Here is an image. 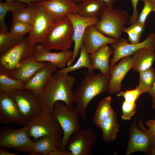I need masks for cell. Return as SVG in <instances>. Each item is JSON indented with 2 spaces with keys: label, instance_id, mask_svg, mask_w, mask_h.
I'll return each mask as SVG.
<instances>
[{
  "label": "cell",
  "instance_id": "6da1fadb",
  "mask_svg": "<svg viewBox=\"0 0 155 155\" xmlns=\"http://www.w3.org/2000/svg\"><path fill=\"white\" fill-rule=\"evenodd\" d=\"M76 78L70 75L56 71L51 76L42 91L37 95L42 111L52 113L54 104L58 101L73 106V89Z\"/></svg>",
  "mask_w": 155,
  "mask_h": 155
},
{
  "label": "cell",
  "instance_id": "7a4b0ae2",
  "mask_svg": "<svg viewBox=\"0 0 155 155\" xmlns=\"http://www.w3.org/2000/svg\"><path fill=\"white\" fill-rule=\"evenodd\" d=\"M84 78L73 91L74 103L84 122L86 120V110L88 104L95 97L108 91L110 75L100 73L96 74L94 70H84Z\"/></svg>",
  "mask_w": 155,
  "mask_h": 155
},
{
  "label": "cell",
  "instance_id": "3957f363",
  "mask_svg": "<svg viewBox=\"0 0 155 155\" xmlns=\"http://www.w3.org/2000/svg\"><path fill=\"white\" fill-rule=\"evenodd\" d=\"M99 16L98 20L94 25L98 31L110 38L118 40L121 37L129 18L126 11L104 5Z\"/></svg>",
  "mask_w": 155,
  "mask_h": 155
},
{
  "label": "cell",
  "instance_id": "277c9868",
  "mask_svg": "<svg viewBox=\"0 0 155 155\" xmlns=\"http://www.w3.org/2000/svg\"><path fill=\"white\" fill-rule=\"evenodd\" d=\"M52 113L57 118L63 131L58 149L66 151L70 136L80 129V115L76 108L62 101L57 102L54 104Z\"/></svg>",
  "mask_w": 155,
  "mask_h": 155
},
{
  "label": "cell",
  "instance_id": "5b68a950",
  "mask_svg": "<svg viewBox=\"0 0 155 155\" xmlns=\"http://www.w3.org/2000/svg\"><path fill=\"white\" fill-rule=\"evenodd\" d=\"M73 28L67 16L55 21L48 34L40 44L46 50H69L72 42Z\"/></svg>",
  "mask_w": 155,
  "mask_h": 155
},
{
  "label": "cell",
  "instance_id": "8992f818",
  "mask_svg": "<svg viewBox=\"0 0 155 155\" xmlns=\"http://www.w3.org/2000/svg\"><path fill=\"white\" fill-rule=\"evenodd\" d=\"M28 127L16 129L5 126L0 129V147L6 149L12 148L22 152H32L34 141L32 140L28 132Z\"/></svg>",
  "mask_w": 155,
  "mask_h": 155
},
{
  "label": "cell",
  "instance_id": "52a82bcc",
  "mask_svg": "<svg viewBox=\"0 0 155 155\" xmlns=\"http://www.w3.org/2000/svg\"><path fill=\"white\" fill-rule=\"evenodd\" d=\"M36 46L29 44L28 36L20 43L0 54V71L7 74L22 61L33 57Z\"/></svg>",
  "mask_w": 155,
  "mask_h": 155
},
{
  "label": "cell",
  "instance_id": "ba28073f",
  "mask_svg": "<svg viewBox=\"0 0 155 155\" xmlns=\"http://www.w3.org/2000/svg\"><path fill=\"white\" fill-rule=\"evenodd\" d=\"M30 137L34 141L50 135L63 134V130L55 117L52 113L42 111L26 124Z\"/></svg>",
  "mask_w": 155,
  "mask_h": 155
},
{
  "label": "cell",
  "instance_id": "9c48e42d",
  "mask_svg": "<svg viewBox=\"0 0 155 155\" xmlns=\"http://www.w3.org/2000/svg\"><path fill=\"white\" fill-rule=\"evenodd\" d=\"M7 94L14 100L26 124L42 111L37 96L32 91L24 88Z\"/></svg>",
  "mask_w": 155,
  "mask_h": 155
},
{
  "label": "cell",
  "instance_id": "30bf717a",
  "mask_svg": "<svg viewBox=\"0 0 155 155\" xmlns=\"http://www.w3.org/2000/svg\"><path fill=\"white\" fill-rule=\"evenodd\" d=\"M110 45L113 50V53L109 62L110 67L119 60L132 55L141 49L148 48L155 51V33L151 32L145 40L137 43H129L125 38L121 37Z\"/></svg>",
  "mask_w": 155,
  "mask_h": 155
},
{
  "label": "cell",
  "instance_id": "8fae6325",
  "mask_svg": "<svg viewBox=\"0 0 155 155\" xmlns=\"http://www.w3.org/2000/svg\"><path fill=\"white\" fill-rule=\"evenodd\" d=\"M96 136L90 128L80 129L70 136L67 150L71 155H91L96 141Z\"/></svg>",
  "mask_w": 155,
  "mask_h": 155
},
{
  "label": "cell",
  "instance_id": "7c38bea8",
  "mask_svg": "<svg viewBox=\"0 0 155 155\" xmlns=\"http://www.w3.org/2000/svg\"><path fill=\"white\" fill-rule=\"evenodd\" d=\"M139 125L140 129L137 126L136 119L135 118L129 129V136L125 153L126 155L137 152L150 154L152 149L150 136L146 132V128L140 120H139Z\"/></svg>",
  "mask_w": 155,
  "mask_h": 155
},
{
  "label": "cell",
  "instance_id": "4fadbf2b",
  "mask_svg": "<svg viewBox=\"0 0 155 155\" xmlns=\"http://www.w3.org/2000/svg\"><path fill=\"white\" fill-rule=\"evenodd\" d=\"M67 17L71 22L73 28L72 40L74 42L73 56L68 63L67 66L73 64L78 56L82 45V38L86 28L91 25H94L97 22L98 17L86 18L80 15L77 13H70Z\"/></svg>",
  "mask_w": 155,
  "mask_h": 155
},
{
  "label": "cell",
  "instance_id": "5bb4252c",
  "mask_svg": "<svg viewBox=\"0 0 155 155\" xmlns=\"http://www.w3.org/2000/svg\"><path fill=\"white\" fill-rule=\"evenodd\" d=\"M36 7L35 16L28 36V42L31 44L36 45L38 43L40 44L45 38L55 22L49 13Z\"/></svg>",
  "mask_w": 155,
  "mask_h": 155
},
{
  "label": "cell",
  "instance_id": "9a60e30c",
  "mask_svg": "<svg viewBox=\"0 0 155 155\" xmlns=\"http://www.w3.org/2000/svg\"><path fill=\"white\" fill-rule=\"evenodd\" d=\"M0 123L19 126L26 125L14 100L2 92H0Z\"/></svg>",
  "mask_w": 155,
  "mask_h": 155
},
{
  "label": "cell",
  "instance_id": "2e32d148",
  "mask_svg": "<svg viewBox=\"0 0 155 155\" xmlns=\"http://www.w3.org/2000/svg\"><path fill=\"white\" fill-rule=\"evenodd\" d=\"M32 3L49 13L55 21L78 11L76 4L73 0H50Z\"/></svg>",
  "mask_w": 155,
  "mask_h": 155
},
{
  "label": "cell",
  "instance_id": "e0dca14e",
  "mask_svg": "<svg viewBox=\"0 0 155 155\" xmlns=\"http://www.w3.org/2000/svg\"><path fill=\"white\" fill-rule=\"evenodd\" d=\"M73 55V51L69 49L58 52H51L40 44L36 46L33 57L36 61L50 63L57 68L61 69L67 65Z\"/></svg>",
  "mask_w": 155,
  "mask_h": 155
},
{
  "label": "cell",
  "instance_id": "ac0fdd59",
  "mask_svg": "<svg viewBox=\"0 0 155 155\" xmlns=\"http://www.w3.org/2000/svg\"><path fill=\"white\" fill-rule=\"evenodd\" d=\"M132 57L128 56L121 59L117 64L110 67L109 93L115 94L121 91L122 82L125 76L132 68Z\"/></svg>",
  "mask_w": 155,
  "mask_h": 155
},
{
  "label": "cell",
  "instance_id": "d6986e66",
  "mask_svg": "<svg viewBox=\"0 0 155 155\" xmlns=\"http://www.w3.org/2000/svg\"><path fill=\"white\" fill-rule=\"evenodd\" d=\"M48 63L36 61L33 57H31L22 61L16 68L7 74L10 77L17 79L25 84Z\"/></svg>",
  "mask_w": 155,
  "mask_h": 155
},
{
  "label": "cell",
  "instance_id": "ffe728a7",
  "mask_svg": "<svg viewBox=\"0 0 155 155\" xmlns=\"http://www.w3.org/2000/svg\"><path fill=\"white\" fill-rule=\"evenodd\" d=\"M117 40L104 36L98 31L93 25L86 28L82 40L83 44L90 54L95 52L103 46L111 44Z\"/></svg>",
  "mask_w": 155,
  "mask_h": 155
},
{
  "label": "cell",
  "instance_id": "44dd1931",
  "mask_svg": "<svg viewBox=\"0 0 155 155\" xmlns=\"http://www.w3.org/2000/svg\"><path fill=\"white\" fill-rule=\"evenodd\" d=\"M57 71V68L54 65L48 63L24 84V88L32 91L37 96L44 88L52 75Z\"/></svg>",
  "mask_w": 155,
  "mask_h": 155
},
{
  "label": "cell",
  "instance_id": "7402d4cb",
  "mask_svg": "<svg viewBox=\"0 0 155 155\" xmlns=\"http://www.w3.org/2000/svg\"><path fill=\"white\" fill-rule=\"evenodd\" d=\"M113 53L112 47L106 44L95 52L89 54L92 70L98 69L101 73L109 74V58Z\"/></svg>",
  "mask_w": 155,
  "mask_h": 155
},
{
  "label": "cell",
  "instance_id": "603a6c76",
  "mask_svg": "<svg viewBox=\"0 0 155 155\" xmlns=\"http://www.w3.org/2000/svg\"><path fill=\"white\" fill-rule=\"evenodd\" d=\"M62 135H53L42 137L34 141L33 149L30 155H49L58 149Z\"/></svg>",
  "mask_w": 155,
  "mask_h": 155
},
{
  "label": "cell",
  "instance_id": "cb8c5ba5",
  "mask_svg": "<svg viewBox=\"0 0 155 155\" xmlns=\"http://www.w3.org/2000/svg\"><path fill=\"white\" fill-rule=\"evenodd\" d=\"M132 57V68L140 72L151 67L155 60V51L148 48L141 49Z\"/></svg>",
  "mask_w": 155,
  "mask_h": 155
},
{
  "label": "cell",
  "instance_id": "d4e9b609",
  "mask_svg": "<svg viewBox=\"0 0 155 155\" xmlns=\"http://www.w3.org/2000/svg\"><path fill=\"white\" fill-rule=\"evenodd\" d=\"M105 5L101 0H85L76 4L78 13L86 18L98 17Z\"/></svg>",
  "mask_w": 155,
  "mask_h": 155
},
{
  "label": "cell",
  "instance_id": "484cf974",
  "mask_svg": "<svg viewBox=\"0 0 155 155\" xmlns=\"http://www.w3.org/2000/svg\"><path fill=\"white\" fill-rule=\"evenodd\" d=\"M116 112L114 111L100 124L99 127L101 129L103 140L108 143L115 139L119 131Z\"/></svg>",
  "mask_w": 155,
  "mask_h": 155
},
{
  "label": "cell",
  "instance_id": "4316f807",
  "mask_svg": "<svg viewBox=\"0 0 155 155\" xmlns=\"http://www.w3.org/2000/svg\"><path fill=\"white\" fill-rule=\"evenodd\" d=\"M37 7L32 3L26 4L12 11V22H20L31 25L35 18Z\"/></svg>",
  "mask_w": 155,
  "mask_h": 155
},
{
  "label": "cell",
  "instance_id": "83f0119b",
  "mask_svg": "<svg viewBox=\"0 0 155 155\" xmlns=\"http://www.w3.org/2000/svg\"><path fill=\"white\" fill-rule=\"evenodd\" d=\"M111 98L108 96L104 98L99 104L92 119L95 125L99 127L101 123L115 111L111 105Z\"/></svg>",
  "mask_w": 155,
  "mask_h": 155
},
{
  "label": "cell",
  "instance_id": "f1b7e54d",
  "mask_svg": "<svg viewBox=\"0 0 155 155\" xmlns=\"http://www.w3.org/2000/svg\"><path fill=\"white\" fill-rule=\"evenodd\" d=\"M80 56L76 62L70 66H67L57 71L65 74H67L70 72L79 70L85 67L89 70H93L92 68L91 60L89 54L87 52L84 45H82L80 49Z\"/></svg>",
  "mask_w": 155,
  "mask_h": 155
},
{
  "label": "cell",
  "instance_id": "f546056e",
  "mask_svg": "<svg viewBox=\"0 0 155 155\" xmlns=\"http://www.w3.org/2000/svg\"><path fill=\"white\" fill-rule=\"evenodd\" d=\"M24 85L20 81L0 71V92L6 94L11 93L24 88Z\"/></svg>",
  "mask_w": 155,
  "mask_h": 155
},
{
  "label": "cell",
  "instance_id": "4dcf8cb0",
  "mask_svg": "<svg viewBox=\"0 0 155 155\" xmlns=\"http://www.w3.org/2000/svg\"><path fill=\"white\" fill-rule=\"evenodd\" d=\"M26 4L20 1L0 2V29L5 31H8L5 22V17L9 12L18 9Z\"/></svg>",
  "mask_w": 155,
  "mask_h": 155
},
{
  "label": "cell",
  "instance_id": "1f68e13d",
  "mask_svg": "<svg viewBox=\"0 0 155 155\" xmlns=\"http://www.w3.org/2000/svg\"><path fill=\"white\" fill-rule=\"evenodd\" d=\"M24 37H18L10 32L0 30V54L20 43Z\"/></svg>",
  "mask_w": 155,
  "mask_h": 155
},
{
  "label": "cell",
  "instance_id": "d6a6232c",
  "mask_svg": "<svg viewBox=\"0 0 155 155\" xmlns=\"http://www.w3.org/2000/svg\"><path fill=\"white\" fill-rule=\"evenodd\" d=\"M139 73V85L143 93H147L152 87L155 81V71L151 67Z\"/></svg>",
  "mask_w": 155,
  "mask_h": 155
},
{
  "label": "cell",
  "instance_id": "836d02e7",
  "mask_svg": "<svg viewBox=\"0 0 155 155\" xmlns=\"http://www.w3.org/2000/svg\"><path fill=\"white\" fill-rule=\"evenodd\" d=\"M144 28L136 22L129 27H125L123 32L128 34V40L130 43L136 44L139 42Z\"/></svg>",
  "mask_w": 155,
  "mask_h": 155
},
{
  "label": "cell",
  "instance_id": "e575fe53",
  "mask_svg": "<svg viewBox=\"0 0 155 155\" xmlns=\"http://www.w3.org/2000/svg\"><path fill=\"white\" fill-rule=\"evenodd\" d=\"M143 94L140 87L138 85L134 89L120 92L117 94V96L123 97L127 101L135 102L139 97Z\"/></svg>",
  "mask_w": 155,
  "mask_h": 155
},
{
  "label": "cell",
  "instance_id": "d590c367",
  "mask_svg": "<svg viewBox=\"0 0 155 155\" xmlns=\"http://www.w3.org/2000/svg\"><path fill=\"white\" fill-rule=\"evenodd\" d=\"M31 29V26L20 22H12L10 32L18 37H24V36L29 33Z\"/></svg>",
  "mask_w": 155,
  "mask_h": 155
},
{
  "label": "cell",
  "instance_id": "8d00e7d4",
  "mask_svg": "<svg viewBox=\"0 0 155 155\" xmlns=\"http://www.w3.org/2000/svg\"><path fill=\"white\" fill-rule=\"evenodd\" d=\"M144 2V7L138 16L136 22L144 28L146 21L148 16L151 12H154L155 11V3L147 1Z\"/></svg>",
  "mask_w": 155,
  "mask_h": 155
},
{
  "label": "cell",
  "instance_id": "74e56055",
  "mask_svg": "<svg viewBox=\"0 0 155 155\" xmlns=\"http://www.w3.org/2000/svg\"><path fill=\"white\" fill-rule=\"evenodd\" d=\"M136 106L135 102H129L124 100L121 106L122 119L130 120L136 113Z\"/></svg>",
  "mask_w": 155,
  "mask_h": 155
},
{
  "label": "cell",
  "instance_id": "f35d334b",
  "mask_svg": "<svg viewBox=\"0 0 155 155\" xmlns=\"http://www.w3.org/2000/svg\"><path fill=\"white\" fill-rule=\"evenodd\" d=\"M130 0L133 8V13L129 18L128 22L129 25H131L137 22L138 17L137 5L139 0Z\"/></svg>",
  "mask_w": 155,
  "mask_h": 155
},
{
  "label": "cell",
  "instance_id": "ab89813d",
  "mask_svg": "<svg viewBox=\"0 0 155 155\" xmlns=\"http://www.w3.org/2000/svg\"><path fill=\"white\" fill-rule=\"evenodd\" d=\"M148 126V129H146L147 133L150 135L155 136V119H150L145 122Z\"/></svg>",
  "mask_w": 155,
  "mask_h": 155
},
{
  "label": "cell",
  "instance_id": "60d3db41",
  "mask_svg": "<svg viewBox=\"0 0 155 155\" xmlns=\"http://www.w3.org/2000/svg\"><path fill=\"white\" fill-rule=\"evenodd\" d=\"M147 93L152 99V108L155 110V81L152 87Z\"/></svg>",
  "mask_w": 155,
  "mask_h": 155
},
{
  "label": "cell",
  "instance_id": "b9f144b4",
  "mask_svg": "<svg viewBox=\"0 0 155 155\" xmlns=\"http://www.w3.org/2000/svg\"><path fill=\"white\" fill-rule=\"evenodd\" d=\"M49 155H71L70 152L67 150L62 151L58 149L51 152Z\"/></svg>",
  "mask_w": 155,
  "mask_h": 155
},
{
  "label": "cell",
  "instance_id": "7bdbcfd3",
  "mask_svg": "<svg viewBox=\"0 0 155 155\" xmlns=\"http://www.w3.org/2000/svg\"><path fill=\"white\" fill-rule=\"evenodd\" d=\"M104 3L105 5L110 7L113 8V4L116 3L117 0H101Z\"/></svg>",
  "mask_w": 155,
  "mask_h": 155
},
{
  "label": "cell",
  "instance_id": "ee69618b",
  "mask_svg": "<svg viewBox=\"0 0 155 155\" xmlns=\"http://www.w3.org/2000/svg\"><path fill=\"white\" fill-rule=\"evenodd\" d=\"M6 1H16L22 3L29 4L33 3H36L40 2L39 0H5Z\"/></svg>",
  "mask_w": 155,
  "mask_h": 155
},
{
  "label": "cell",
  "instance_id": "f6af8a7d",
  "mask_svg": "<svg viewBox=\"0 0 155 155\" xmlns=\"http://www.w3.org/2000/svg\"><path fill=\"white\" fill-rule=\"evenodd\" d=\"M14 153L9 152L7 149L1 148L0 149V155H16Z\"/></svg>",
  "mask_w": 155,
  "mask_h": 155
},
{
  "label": "cell",
  "instance_id": "bcb514c9",
  "mask_svg": "<svg viewBox=\"0 0 155 155\" xmlns=\"http://www.w3.org/2000/svg\"><path fill=\"white\" fill-rule=\"evenodd\" d=\"M150 136L151 139L152 149H155V136L151 135H150Z\"/></svg>",
  "mask_w": 155,
  "mask_h": 155
},
{
  "label": "cell",
  "instance_id": "7dc6e473",
  "mask_svg": "<svg viewBox=\"0 0 155 155\" xmlns=\"http://www.w3.org/2000/svg\"><path fill=\"white\" fill-rule=\"evenodd\" d=\"M73 1L76 4L80 3L85 0H73Z\"/></svg>",
  "mask_w": 155,
  "mask_h": 155
},
{
  "label": "cell",
  "instance_id": "c3c4849f",
  "mask_svg": "<svg viewBox=\"0 0 155 155\" xmlns=\"http://www.w3.org/2000/svg\"><path fill=\"white\" fill-rule=\"evenodd\" d=\"M150 154L155 155V149H152L150 153Z\"/></svg>",
  "mask_w": 155,
  "mask_h": 155
},
{
  "label": "cell",
  "instance_id": "681fc988",
  "mask_svg": "<svg viewBox=\"0 0 155 155\" xmlns=\"http://www.w3.org/2000/svg\"><path fill=\"white\" fill-rule=\"evenodd\" d=\"M143 2L145 1H149L154 3H155V0H142Z\"/></svg>",
  "mask_w": 155,
  "mask_h": 155
},
{
  "label": "cell",
  "instance_id": "f907efd6",
  "mask_svg": "<svg viewBox=\"0 0 155 155\" xmlns=\"http://www.w3.org/2000/svg\"><path fill=\"white\" fill-rule=\"evenodd\" d=\"M50 0H39L40 2H44L49 1Z\"/></svg>",
  "mask_w": 155,
  "mask_h": 155
}]
</instances>
